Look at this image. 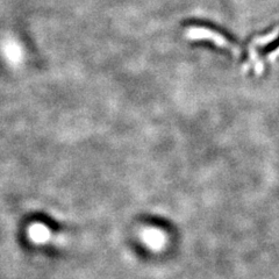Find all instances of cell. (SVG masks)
I'll return each instance as SVG.
<instances>
[{"mask_svg":"<svg viewBox=\"0 0 279 279\" xmlns=\"http://www.w3.org/2000/svg\"><path fill=\"white\" fill-rule=\"evenodd\" d=\"M278 37H279V26H277V27H276L274 31L271 32V33L263 35V36H257L256 39L252 41L251 46L252 47L266 46V45H269V43L274 42V41L277 40Z\"/></svg>","mask_w":279,"mask_h":279,"instance_id":"obj_2","label":"cell"},{"mask_svg":"<svg viewBox=\"0 0 279 279\" xmlns=\"http://www.w3.org/2000/svg\"><path fill=\"white\" fill-rule=\"evenodd\" d=\"M277 57H279V47H278L277 49H276L275 51H272L271 54H269V56H268V61H269V62H274Z\"/></svg>","mask_w":279,"mask_h":279,"instance_id":"obj_3","label":"cell"},{"mask_svg":"<svg viewBox=\"0 0 279 279\" xmlns=\"http://www.w3.org/2000/svg\"><path fill=\"white\" fill-rule=\"evenodd\" d=\"M186 36L189 39L192 40H207L213 42L214 45H216L220 48H225L231 52V54L239 56L240 55V49L236 46L233 45L231 42L226 39L225 36H222L221 34L216 33V32L211 31L208 28H202V27H191L189 31L186 32Z\"/></svg>","mask_w":279,"mask_h":279,"instance_id":"obj_1","label":"cell"}]
</instances>
